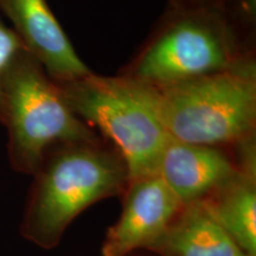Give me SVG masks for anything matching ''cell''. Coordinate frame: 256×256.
Listing matches in <instances>:
<instances>
[{
  "mask_svg": "<svg viewBox=\"0 0 256 256\" xmlns=\"http://www.w3.org/2000/svg\"><path fill=\"white\" fill-rule=\"evenodd\" d=\"M256 66L252 37L224 8L168 0L120 75L156 89Z\"/></svg>",
  "mask_w": 256,
  "mask_h": 256,
  "instance_id": "obj_1",
  "label": "cell"
},
{
  "mask_svg": "<svg viewBox=\"0 0 256 256\" xmlns=\"http://www.w3.org/2000/svg\"><path fill=\"white\" fill-rule=\"evenodd\" d=\"M32 177L20 234L42 249L57 247L80 214L120 198L130 182L124 159L102 138L54 147Z\"/></svg>",
  "mask_w": 256,
  "mask_h": 256,
  "instance_id": "obj_2",
  "label": "cell"
},
{
  "mask_svg": "<svg viewBox=\"0 0 256 256\" xmlns=\"http://www.w3.org/2000/svg\"><path fill=\"white\" fill-rule=\"evenodd\" d=\"M57 84L74 113L116 150L130 180L158 174L171 139L160 114L159 89L120 74L92 72Z\"/></svg>",
  "mask_w": 256,
  "mask_h": 256,
  "instance_id": "obj_3",
  "label": "cell"
},
{
  "mask_svg": "<svg viewBox=\"0 0 256 256\" xmlns=\"http://www.w3.org/2000/svg\"><path fill=\"white\" fill-rule=\"evenodd\" d=\"M2 92V124L8 130V162L16 172L34 176L54 147L101 138L74 113L60 86L25 50L6 69Z\"/></svg>",
  "mask_w": 256,
  "mask_h": 256,
  "instance_id": "obj_4",
  "label": "cell"
},
{
  "mask_svg": "<svg viewBox=\"0 0 256 256\" xmlns=\"http://www.w3.org/2000/svg\"><path fill=\"white\" fill-rule=\"evenodd\" d=\"M168 136L198 145L236 147L256 138V66L159 89Z\"/></svg>",
  "mask_w": 256,
  "mask_h": 256,
  "instance_id": "obj_5",
  "label": "cell"
},
{
  "mask_svg": "<svg viewBox=\"0 0 256 256\" xmlns=\"http://www.w3.org/2000/svg\"><path fill=\"white\" fill-rule=\"evenodd\" d=\"M120 198L122 210L107 229L101 256L148 252L183 206L159 174L130 180Z\"/></svg>",
  "mask_w": 256,
  "mask_h": 256,
  "instance_id": "obj_6",
  "label": "cell"
},
{
  "mask_svg": "<svg viewBox=\"0 0 256 256\" xmlns=\"http://www.w3.org/2000/svg\"><path fill=\"white\" fill-rule=\"evenodd\" d=\"M0 14L24 50L56 83H66L92 72L78 56L48 0H0Z\"/></svg>",
  "mask_w": 256,
  "mask_h": 256,
  "instance_id": "obj_7",
  "label": "cell"
},
{
  "mask_svg": "<svg viewBox=\"0 0 256 256\" xmlns=\"http://www.w3.org/2000/svg\"><path fill=\"white\" fill-rule=\"evenodd\" d=\"M241 168L235 147L170 139L160 158L158 174L185 206L206 200Z\"/></svg>",
  "mask_w": 256,
  "mask_h": 256,
  "instance_id": "obj_8",
  "label": "cell"
},
{
  "mask_svg": "<svg viewBox=\"0 0 256 256\" xmlns=\"http://www.w3.org/2000/svg\"><path fill=\"white\" fill-rule=\"evenodd\" d=\"M148 252L156 256H247L202 202L182 206Z\"/></svg>",
  "mask_w": 256,
  "mask_h": 256,
  "instance_id": "obj_9",
  "label": "cell"
},
{
  "mask_svg": "<svg viewBox=\"0 0 256 256\" xmlns=\"http://www.w3.org/2000/svg\"><path fill=\"white\" fill-rule=\"evenodd\" d=\"M202 203L246 255L256 256V170L241 168Z\"/></svg>",
  "mask_w": 256,
  "mask_h": 256,
  "instance_id": "obj_10",
  "label": "cell"
},
{
  "mask_svg": "<svg viewBox=\"0 0 256 256\" xmlns=\"http://www.w3.org/2000/svg\"><path fill=\"white\" fill-rule=\"evenodd\" d=\"M23 50L22 42L0 14V124L2 122V78L14 57Z\"/></svg>",
  "mask_w": 256,
  "mask_h": 256,
  "instance_id": "obj_11",
  "label": "cell"
},
{
  "mask_svg": "<svg viewBox=\"0 0 256 256\" xmlns=\"http://www.w3.org/2000/svg\"><path fill=\"white\" fill-rule=\"evenodd\" d=\"M224 10L234 23L252 37L256 23V0H229Z\"/></svg>",
  "mask_w": 256,
  "mask_h": 256,
  "instance_id": "obj_12",
  "label": "cell"
},
{
  "mask_svg": "<svg viewBox=\"0 0 256 256\" xmlns=\"http://www.w3.org/2000/svg\"><path fill=\"white\" fill-rule=\"evenodd\" d=\"M174 2H183V4L196 5V6H209V8H224L229 0H174Z\"/></svg>",
  "mask_w": 256,
  "mask_h": 256,
  "instance_id": "obj_13",
  "label": "cell"
},
{
  "mask_svg": "<svg viewBox=\"0 0 256 256\" xmlns=\"http://www.w3.org/2000/svg\"><path fill=\"white\" fill-rule=\"evenodd\" d=\"M130 256H138V252H134V254H132V255H130ZM140 256V255H139Z\"/></svg>",
  "mask_w": 256,
  "mask_h": 256,
  "instance_id": "obj_14",
  "label": "cell"
}]
</instances>
